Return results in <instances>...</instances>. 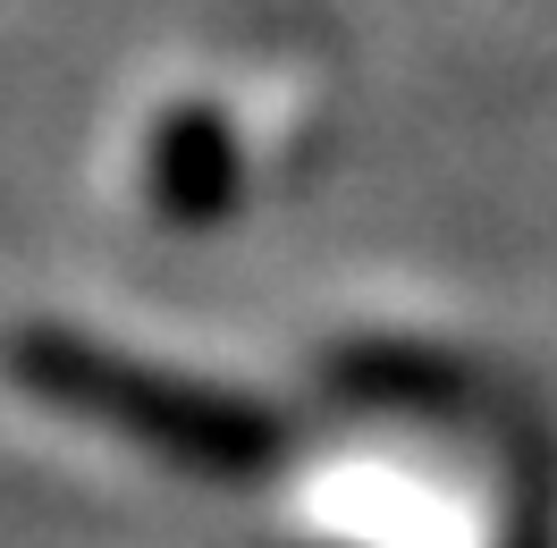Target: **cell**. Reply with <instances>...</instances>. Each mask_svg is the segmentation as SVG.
Here are the masks:
<instances>
[{
  "instance_id": "cell-1",
  "label": "cell",
  "mask_w": 557,
  "mask_h": 548,
  "mask_svg": "<svg viewBox=\"0 0 557 548\" xmlns=\"http://www.w3.org/2000/svg\"><path fill=\"white\" fill-rule=\"evenodd\" d=\"M9 372L26 379L35 397H51V406H69V413H94V422L161 447V456L195 464V473H253L271 456V422L262 413L220 406V397L186 388V379L136 372L127 354H102V346L76 338V329H17L9 338Z\"/></svg>"
}]
</instances>
